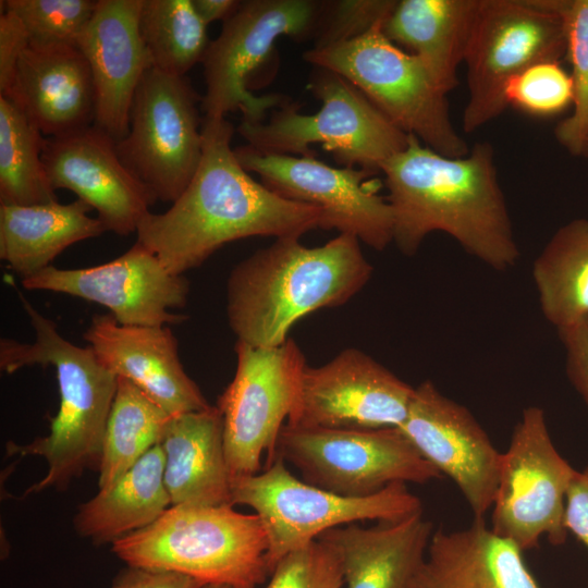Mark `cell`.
I'll use <instances>...</instances> for the list:
<instances>
[{
    "label": "cell",
    "mask_w": 588,
    "mask_h": 588,
    "mask_svg": "<svg viewBox=\"0 0 588 588\" xmlns=\"http://www.w3.org/2000/svg\"><path fill=\"white\" fill-rule=\"evenodd\" d=\"M201 133L203 157L192 181L167 211L147 212L136 231V242L171 273L183 275L233 241L301 237L322 229L320 208L278 195L242 167L226 119L203 120Z\"/></svg>",
    "instance_id": "6da1fadb"
},
{
    "label": "cell",
    "mask_w": 588,
    "mask_h": 588,
    "mask_svg": "<svg viewBox=\"0 0 588 588\" xmlns=\"http://www.w3.org/2000/svg\"><path fill=\"white\" fill-rule=\"evenodd\" d=\"M393 212V242L407 256L442 232L490 268H513L520 256L488 142L462 157L441 155L409 135L407 147L380 168Z\"/></svg>",
    "instance_id": "7a4b0ae2"
},
{
    "label": "cell",
    "mask_w": 588,
    "mask_h": 588,
    "mask_svg": "<svg viewBox=\"0 0 588 588\" xmlns=\"http://www.w3.org/2000/svg\"><path fill=\"white\" fill-rule=\"evenodd\" d=\"M372 266L360 241L346 233L321 246L275 238L240 261L226 286V314L237 342L255 347L284 343L304 316L345 304L369 281Z\"/></svg>",
    "instance_id": "3957f363"
},
{
    "label": "cell",
    "mask_w": 588,
    "mask_h": 588,
    "mask_svg": "<svg viewBox=\"0 0 588 588\" xmlns=\"http://www.w3.org/2000/svg\"><path fill=\"white\" fill-rule=\"evenodd\" d=\"M21 304L35 331L32 343L0 340V368L7 373L33 365L52 366L60 406L49 433L26 444L7 443L8 454L38 455L48 465L46 476L25 494L65 489L85 469H98L102 439L117 391L118 377L89 347L65 340L56 323L40 314L19 291Z\"/></svg>",
    "instance_id": "277c9868"
},
{
    "label": "cell",
    "mask_w": 588,
    "mask_h": 588,
    "mask_svg": "<svg viewBox=\"0 0 588 588\" xmlns=\"http://www.w3.org/2000/svg\"><path fill=\"white\" fill-rule=\"evenodd\" d=\"M111 550L126 565L182 574L204 585L256 588L270 577L261 519L231 504L171 505Z\"/></svg>",
    "instance_id": "5b68a950"
},
{
    "label": "cell",
    "mask_w": 588,
    "mask_h": 588,
    "mask_svg": "<svg viewBox=\"0 0 588 588\" xmlns=\"http://www.w3.org/2000/svg\"><path fill=\"white\" fill-rule=\"evenodd\" d=\"M309 88L321 101L316 113H298L294 103H283L267 121H242L237 132L262 154L314 157L309 146L320 144L343 167L373 172L407 147L409 134L341 75L315 68Z\"/></svg>",
    "instance_id": "8992f818"
},
{
    "label": "cell",
    "mask_w": 588,
    "mask_h": 588,
    "mask_svg": "<svg viewBox=\"0 0 588 588\" xmlns=\"http://www.w3.org/2000/svg\"><path fill=\"white\" fill-rule=\"evenodd\" d=\"M384 21L351 40L313 47L303 59L347 79L395 126L432 150L467 155L470 148L452 123L448 94L422 60L384 35Z\"/></svg>",
    "instance_id": "52a82bcc"
},
{
    "label": "cell",
    "mask_w": 588,
    "mask_h": 588,
    "mask_svg": "<svg viewBox=\"0 0 588 588\" xmlns=\"http://www.w3.org/2000/svg\"><path fill=\"white\" fill-rule=\"evenodd\" d=\"M567 52L562 0H478L464 58L468 98L463 130L473 133L509 106L507 83Z\"/></svg>",
    "instance_id": "ba28073f"
},
{
    "label": "cell",
    "mask_w": 588,
    "mask_h": 588,
    "mask_svg": "<svg viewBox=\"0 0 588 588\" xmlns=\"http://www.w3.org/2000/svg\"><path fill=\"white\" fill-rule=\"evenodd\" d=\"M231 504L249 506L261 519L270 575L283 556L327 530L363 520L397 522L422 512L421 501L404 482L368 497H344L297 479L281 458L232 480Z\"/></svg>",
    "instance_id": "9c48e42d"
},
{
    "label": "cell",
    "mask_w": 588,
    "mask_h": 588,
    "mask_svg": "<svg viewBox=\"0 0 588 588\" xmlns=\"http://www.w3.org/2000/svg\"><path fill=\"white\" fill-rule=\"evenodd\" d=\"M323 1L245 0L223 22L219 36L210 40L203 59L205 96L203 120L217 121L240 110L246 122H260L269 109L284 103L278 95L255 96L257 74L274 54L280 36L313 37Z\"/></svg>",
    "instance_id": "30bf717a"
},
{
    "label": "cell",
    "mask_w": 588,
    "mask_h": 588,
    "mask_svg": "<svg viewBox=\"0 0 588 588\" xmlns=\"http://www.w3.org/2000/svg\"><path fill=\"white\" fill-rule=\"evenodd\" d=\"M274 458L303 480L344 497H368L394 482L441 479L399 428L324 429L284 425Z\"/></svg>",
    "instance_id": "8fae6325"
},
{
    "label": "cell",
    "mask_w": 588,
    "mask_h": 588,
    "mask_svg": "<svg viewBox=\"0 0 588 588\" xmlns=\"http://www.w3.org/2000/svg\"><path fill=\"white\" fill-rule=\"evenodd\" d=\"M198 101L186 76L152 66L136 88L128 131L115 143V150L155 200L173 203L199 167L203 120Z\"/></svg>",
    "instance_id": "7c38bea8"
},
{
    "label": "cell",
    "mask_w": 588,
    "mask_h": 588,
    "mask_svg": "<svg viewBox=\"0 0 588 588\" xmlns=\"http://www.w3.org/2000/svg\"><path fill=\"white\" fill-rule=\"evenodd\" d=\"M575 473L554 446L542 408L526 407L501 455L491 529L523 552L543 537L563 544L565 500Z\"/></svg>",
    "instance_id": "4fadbf2b"
},
{
    "label": "cell",
    "mask_w": 588,
    "mask_h": 588,
    "mask_svg": "<svg viewBox=\"0 0 588 588\" xmlns=\"http://www.w3.org/2000/svg\"><path fill=\"white\" fill-rule=\"evenodd\" d=\"M236 370L218 399L231 481L261 470L274 460L279 434L295 404L306 360L292 339L274 347L236 341Z\"/></svg>",
    "instance_id": "5bb4252c"
},
{
    "label": "cell",
    "mask_w": 588,
    "mask_h": 588,
    "mask_svg": "<svg viewBox=\"0 0 588 588\" xmlns=\"http://www.w3.org/2000/svg\"><path fill=\"white\" fill-rule=\"evenodd\" d=\"M234 154L248 172L278 195L320 208L322 229L356 236L376 250L393 242V212L387 199L367 179L377 172L335 168L315 157L262 154L240 146Z\"/></svg>",
    "instance_id": "9a60e30c"
},
{
    "label": "cell",
    "mask_w": 588,
    "mask_h": 588,
    "mask_svg": "<svg viewBox=\"0 0 588 588\" xmlns=\"http://www.w3.org/2000/svg\"><path fill=\"white\" fill-rule=\"evenodd\" d=\"M415 388L371 356L346 348L320 367L305 366L285 425L324 429L399 428Z\"/></svg>",
    "instance_id": "2e32d148"
},
{
    "label": "cell",
    "mask_w": 588,
    "mask_h": 588,
    "mask_svg": "<svg viewBox=\"0 0 588 588\" xmlns=\"http://www.w3.org/2000/svg\"><path fill=\"white\" fill-rule=\"evenodd\" d=\"M22 285L100 304L123 326L161 327L187 318L170 310L186 305L188 281L171 273L138 242L121 256L98 266L60 269L51 265L22 280Z\"/></svg>",
    "instance_id": "e0dca14e"
},
{
    "label": "cell",
    "mask_w": 588,
    "mask_h": 588,
    "mask_svg": "<svg viewBox=\"0 0 588 588\" xmlns=\"http://www.w3.org/2000/svg\"><path fill=\"white\" fill-rule=\"evenodd\" d=\"M399 429L425 460L454 481L474 518H485L497 492L502 453L469 409L426 380L415 388Z\"/></svg>",
    "instance_id": "ac0fdd59"
},
{
    "label": "cell",
    "mask_w": 588,
    "mask_h": 588,
    "mask_svg": "<svg viewBox=\"0 0 588 588\" xmlns=\"http://www.w3.org/2000/svg\"><path fill=\"white\" fill-rule=\"evenodd\" d=\"M41 159L53 189L76 194L97 211L106 230L115 234L136 233L156 201L120 160L115 140L95 124L46 137Z\"/></svg>",
    "instance_id": "d6986e66"
},
{
    "label": "cell",
    "mask_w": 588,
    "mask_h": 588,
    "mask_svg": "<svg viewBox=\"0 0 588 588\" xmlns=\"http://www.w3.org/2000/svg\"><path fill=\"white\" fill-rule=\"evenodd\" d=\"M83 338L110 371L132 382L170 416L211 406L184 370L169 326H123L111 314H102L91 318Z\"/></svg>",
    "instance_id": "ffe728a7"
},
{
    "label": "cell",
    "mask_w": 588,
    "mask_h": 588,
    "mask_svg": "<svg viewBox=\"0 0 588 588\" xmlns=\"http://www.w3.org/2000/svg\"><path fill=\"white\" fill-rule=\"evenodd\" d=\"M143 0H97L77 47L96 96L95 125L117 142L128 131L136 88L151 61L139 32Z\"/></svg>",
    "instance_id": "44dd1931"
},
{
    "label": "cell",
    "mask_w": 588,
    "mask_h": 588,
    "mask_svg": "<svg viewBox=\"0 0 588 588\" xmlns=\"http://www.w3.org/2000/svg\"><path fill=\"white\" fill-rule=\"evenodd\" d=\"M9 98L46 137L95 124L96 96L86 58L77 46H29L21 54Z\"/></svg>",
    "instance_id": "7402d4cb"
},
{
    "label": "cell",
    "mask_w": 588,
    "mask_h": 588,
    "mask_svg": "<svg viewBox=\"0 0 588 588\" xmlns=\"http://www.w3.org/2000/svg\"><path fill=\"white\" fill-rule=\"evenodd\" d=\"M409 588H540L523 551L485 518L466 528L433 531Z\"/></svg>",
    "instance_id": "603a6c76"
},
{
    "label": "cell",
    "mask_w": 588,
    "mask_h": 588,
    "mask_svg": "<svg viewBox=\"0 0 588 588\" xmlns=\"http://www.w3.org/2000/svg\"><path fill=\"white\" fill-rule=\"evenodd\" d=\"M432 534L421 512L371 527H335L318 539L336 553L347 588H409Z\"/></svg>",
    "instance_id": "cb8c5ba5"
},
{
    "label": "cell",
    "mask_w": 588,
    "mask_h": 588,
    "mask_svg": "<svg viewBox=\"0 0 588 588\" xmlns=\"http://www.w3.org/2000/svg\"><path fill=\"white\" fill-rule=\"evenodd\" d=\"M160 446L171 505L231 504V477L217 406L172 416Z\"/></svg>",
    "instance_id": "d4e9b609"
},
{
    "label": "cell",
    "mask_w": 588,
    "mask_h": 588,
    "mask_svg": "<svg viewBox=\"0 0 588 588\" xmlns=\"http://www.w3.org/2000/svg\"><path fill=\"white\" fill-rule=\"evenodd\" d=\"M478 0H400L383 23L384 35L418 57L449 94L458 85Z\"/></svg>",
    "instance_id": "484cf974"
},
{
    "label": "cell",
    "mask_w": 588,
    "mask_h": 588,
    "mask_svg": "<svg viewBox=\"0 0 588 588\" xmlns=\"http://www.w3.org/2000/svg\"><path fill=\"white\" fill-rule=\"evenodd\" d=\"M83 200L0 205V258L22 280L51 266L69 246L101 235L106 228Z\"/></svg>",
    "instance_id": "4316f807"
},
{
    "label": "cell",
    "mask_w": 588,
    "mask_h": 588,
    "mask_svg": "<svg viewBox=\"0 0 588 588\" xmlns=\"http://www.w3.org/2000/svg\"><path fill=\"white\" fill-rule=\"evenodd\" d=\"M163 474L164 453L158 444L78 506L73 519L76 532L95 544H112L152 524L171 506Z\"/></svg>",
    "instance_id": "83f0119b"
},
{
    "label": "cell",
    "mask_w": 588,
    "mask_h": 588,
    "mask_svg": "<svg viewBox=\"0 0 588 588\" xmlns=\"http://www.w3.org/2000/svg\"><path fill=\"white\" fill-rule=\"evenodd\" d=\"M541 313L558 332L588 320V219L562 225L534 261Z\"/></svg>",
    "instance_id": "f1b7e54d"
},
{
    "label": "cell",
    "mask_w": 588,
    "mask_h": 588,
    "mask_svg": "<svg viewBox=\"0 0 588 588\" xmlns=\"http://www.w3.org/2000/svg\"><path fill=\"white\" fill-rule=\"evenodd\" d=\"M171 417L136 385L118 377L102 439L99 489L111 486L160 444Z\"/></svg>",
    "instance_id": "f546056e"
},
{
    "label": "cell",
    "mask_w": 588,
    "mask_h": 588,
    "mask_svg": "<svg viewBox=\"0 0 588 588\" xmlns=\"http://www.w3.org/2000/svg\"><path fill=\"white\" fill-rule=\"evenodd\" d=\"M45 139L25 114L0 95V205L58 201L41 159Z\"/></svg>",
    "instance_id": "4dcf8cb0"
},
{
    "label": "cell",
    "mask_w": 588,
    "mask_h": 588,
    "mask_svg": "<svg viewBox=\"0 0 588 588\" xmlns=\"http://www.w3.org/2000/svg\"><path fill=\"white\" fill-rule=\"evenodd\" d=\"M139 32L151 66L175 76L203 62L210 44L192 0H143Z\"/></svg>",
    "instance_id": "1f68e13d"
},
{
    "label": "cell",
    "mask_w": 588,
    "mask_h": 588,
    "mask_svg": "<svg viewBox=\"0 0 588 588\" xmlns=\"http://www.w3.org/2000/svg\"><path fill=\"white\" fill-rule=\"evenodd\" d=\"M566 24L567 52L572 65V114L554 130L559 144L574 156H581L588 133V0H562Z\"/></svg>",
    "instance_id": "d6a6232c"
},
{
    "label": "cell",
    "mask_w": 588,
    "mask_h": 588,
    "mask_svg": "<svg viewBox=\"0 0 588 588\" xmlns=\"http://www.w3.org/2000/svg\"><path fill=\"white\" fill-rule=\"evenodd\" d=\"M22 23L29 46H77L97 0H1Z\"/></svg>",
    "instance_id": "836d02e7"
},
{
    "label": "cell",
    "mask_w": 588,
    "mask_h": 588,
    "mask_svg": "<svg viewBox=\"0 0 588 588\" xmlns=\"http://www.w3.org/2000/svg\"><path fill=\"white\" fill-rule=\"evenodd\" d=\"M505 99L529 114H558L573 103L571 74L558 61L536 63L507 83Z\"/></svg>",
    "instance_id": "e575fe53"
},
{
    "label": "cell",
    "mask_w": 588,
    "mask_h": 588,
    "mask_svg": "<svg viewBox=\"0 0 588 588\" xmlns=\"http://www.w3.org/2000/svg\"><path fill=\"white\" fill-rule=\"evenodd\" d=\"M343 584L336 553L317 539L283 556L266 588H342Z\"/></svg>",
    "instance_id": "d590c367"
},
{
    "label": "cell",
    "mask_w": 588,
    "mask_h": 588,
    "mask_svg": "<svg viewBox=\"0 0 588 588\" xmlns=\"http://www.w3.org/2000/svg\"><path fill=\"white\" fill-rule=\"evenodd\" d=\"M396 0L323 1L314 35V47H323L359 37L387 20Z\"/></svg>",
    "instance_id": "8d00e7d4"
},
{
    "label": "cell",
    "mask_w": 588,
    "mask_h": 588,
    "mask_svg": "<svg viewBox=\"0 0 588 588\" xmlns=\"http://www.w3.org/2000/svg\"><path fill=\"white\" fill-rule=\"evenodd\" d=\"M566 376L588 408V320L559 332Z\"/></svg>",
    "instance_id": "74e56055"
},
{
    "label": "cell",
    "mask_w": 588,
    "mask_h": 588,
    "mask_svg": "<svg viewBox=\"0 0 588 588\" xmlns=\"http://www.w3.org/2000/svg\"><path fill=\"white\" fill-rule=\"evenodd\" d=\"M28 45V37L21 21L13 13L1 10L0 94L9 88L17 61Z\"/></svg>",
    "instance_id": "f35d334b"
},
{
    "label": "cell",
    "mask_w": 588,
    "mask_h": 588,
    "mask_svg": "<svg viewBox=\"0 0 588 588\" xmlns=\"http://www.w3.org/2000/svg\"><path fill=\"white\" fill-rule=\"evenodd\" d=\"M203 585L182 574L126 565L109 588H200Z\"/></svg>",
    "instance_id": "ab89813d"
},
{
    "label": "cell",
    "mask_w": 588,
    "mask_h": 588,
    "mask_svg": "<svg viewBox=\"0 0 588 588\" xmlns=\"http://www.w3.org/2000/svg\"><path fill=\"white\" fill-rule=\"evenodd\" d=\"M565 527L588 549V466L576 470L565 500Z\"/></svg>",
    "instance_id": "60d3db41"
},
{
    "label": "cell",
    "mask_w": 588,
    "mask_h": 588,
    "mask_svg": "<svg viewBox=\"0 0 588 588\" xmlns=\"http://www.w3.org/2000/svg\"><path fill=\"white\" fill-rule=\"evenodd\" d=\"M193 7L208 26L216 21H226L238 9V0H192Z\"/></svg>",
    "instance_id": "b9f144b4"
},
{
    "label": "cell",
    "mask_w": 588,
    "mask_h": 588,
    "mask_svg": "<svg viewBox=\"0 0 588 588\" xmlns=\"http://www.w3.org/2000/svg\"><path fill=\"white\" fill-rule=\"evenodd\" d=\"M581 156H588V133L586 135V138L584 140L583 149H581Z\"/></svg>",
    "instance_id": "7bdbcfd3"
},
{
    "label": "cell",
    "mask_w": 588,
    "mask_h": 588,
    "mask_svg": "<svg viewBox=\"0 0 588 588\" xmlns=\"http://www.w3.org/2000/svg\"><path fill=\"white\" fill-rule=\"evenodd\" d=\"M200 588H229V587L228 586H222V585L205 584Z\"/></svg>",
    "instance_id": "ee69618b"
}]
</instances>
